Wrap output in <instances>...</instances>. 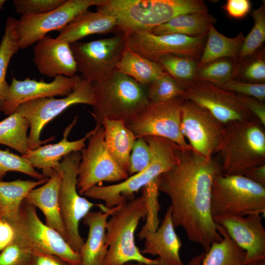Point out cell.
Instances as JSON below:
<instances>
[{"label":"cell","instance_id":"obj_1","mask_svg":"<svg viewBox=\"0 0 265 265\" xmlns=\"http://www.w3.org/2000/svg\"><path fill=\"white\" fill-rule=\"evenodd\" d=\"M175 165L158 177L159 189L170 198L171 218L188 239L205 252L222 237L211 214V189L214 178L222 173L220 163L192 149H177Z\"/></svg>","mask_w":265,"mask_h":265},{"label":"cell","instance_id":"obj_2","mask_svg":"<svg viewBox=\"0 0 265 265\" xmlns=\"http://www.w3.org/2000/svg\"><path fill=\"white\" fill-rule=\"evenodd\" d=\"M97 11L113 17L115 31L124 35L151 31L183 14L209 12L201 0H101Z\"/></svg>","mask_w":265,"mask_h":265},{"label":"cell","instance_id":"obj_3","mask_svg":"<svg viewBox=\"0 0 265 265\" xmlns=\"http://www.w3.org/2000/svg\"><path fill=\"white\" fill-rule=\"evenodd\" d=\"M92 84L95 103L91 114L96 125L102 126L105 119L127 124L150 104L147 87L117 70L106 80Z\"/></svg>","mask_w":265,"mask_h":265},{"label":"cell","instance_id":"obj_4","mask_svg":"<svg viewBox=\"0 0 265 265\" xmlns=\"http://www.w3.org/2000/svg\"><path fill=\"white\" fill-rule=\"evenodd\" d=\"M258 120H238L224 125L216 153L225 175H241L265 164V129Z\"/></svg>","mask_w":265,"mask_h":265},{"label":"cell","instance_id":"obj_5","mask_svg":"<svg viewBox=\"0 0 265 265\" xmlns=\"http://www.w3.org/2000/svg\"><path fill=\"white\" fill-rule=\"evenodd\" d=\"M144 138L152 154L150 162L145 169L119 183L94 186L83 195L102 200L106 208L111 209L133 199L136 192L175 165L179 147L178 145L161 137L148 136Z\"/></svg>","mask_w":265,"mask_h":265},{"label":"cell","instance_id":"obj_6","mask_svg":"<svg viewBox=\"0 0 265 265\" xmlns=\"http://www.w3.org/2000/svg\"><path fill=\"white\" fill-rule=\"evenodd\" d=\"M146 215L142 196L118 206L111 215L106 227L108 246L103 265H123L134 262L144 265H158L157 259L145 257L135 244L134 233L140 220Z\"/></svg>","mask_w":265,"mask_h":265},{"label":"cell","instance_id":"obj_7","mask_svg":"<svg viewBox=\"0 0 265 265\" xmlns=\"http://www.w3.org/2000/svg\"><path fill=\"white\" fill-rule=\"evenodd\" d=\"M211 214L214 221L230 216L265 214V187L241 175H225L213 179Z\"/></svg>","mask_w":265,"mask_h":265},{"label":"cell","instance_id":"obj_8","mask_svg":"<svg viewBox=\"0 0 265 265\" xmlns=\"http://www.w3.org/2000/svg\"><path fill=\"white\" fill-rule=\"evenodd\" d=\"M36 209L25 199L17 216L7 221L14 231L13 241L31 252L52 254L73 265H80L79 253L57 231L42 222Z\"/></svg>","mask_w":265,"mask_h":265},{"label":"cell","instance_id":"obj_9","mask_svg":"<svg viewBox=\"0 0 265 265\" xmlns=\"http://www.w3.org/2000/svg\"><path fill=\"white\" fill-rule=\"evenodd\" d=\"M80 160V152H74L64 157L55 167L61 175L59 206L66 239L71 247L78 253L84 242L79 233L80 221L96 205L82 197L77 191Z\"/></svg>","mask_w":265,"mask_h":265},{"label":"cell","instance_id":"obj_10","mask_svg":"<svg viewBox=\"0 0 265 265\" xmlns=\"http://www.w3.org/2000/svg\"><path fill=\"white\" fill-rule=\"evenodd\" d=\"M95 96L92 83L81 78L75 85L71 92L60 99L53 97L31 100L20 105L15 111L19 113L28 122L30 132L28 135V148L34 150L42 144L54 139H40L44 126L69 106L76 104L93 106Z\"/></svg>","mask_w":265,"mask_h":265},{"label":"cell","instance_id":"obj_11","mask_svg":"<svg viewBox=\"0 0 265 265\" xmlns=\"http://www.w3.org/2000/svg\"><path fill=\"white\" fill-rule=\"evenodd\" d=\"M70 47L81 78L92 83L106 80L116 71L126 47V37L118 33L87 42H74Z\"/></svg>","mask_w":265,"mask_h":265},{"label":"cell","instance_id":"obj_12","mask_svg":"<svg viewBox=\"0 0 265 265\" xmlns=\"http://www.w3.org/2000/svg\"><path fill=\"white\" fill-rule=\"evenodd\" d=\"M185 99L178 97L160 103H150L126 125L136 138L161 137L184 149H192L181 130V105Z\"/></svg>","mask_w":265,"mask_h":265},{"label":"cell","instance_id":"obj_13","mask_svg":"<svg viewBox=\"0 0 265 265\" xmlns=\"http://www.w3.org/2000/svg\"><path fill=\"white\" fill-rule=\"evenodd\" d=\"M95 128L88 138L87 147L81 151L77 184L80 195L98 183L123 181L129 177L108 152L103 126L96 125Z\"/></svg>","mask_w":265,"mask_h":265},{"label":"cell","instance_id":"obj_14","mask_svg":"<svg viewBox=\"0 0 265 265\" xmlns=\"http://www.w3.org/2000/svg\"><path fill=\"white\" fill-rule=\"evenodd\" d=\"M207 32L196 37L180 34L157 35L149 31L129 33L126 47L156 62L165 57L182 56L199 59L206 40Z\"/></svg>","mask_w":265,"mask_h":265},{"label":"cell","instance_id":"obj_15","mask_svg":"<svg viewBox=\"0 0 265 265\" xmlns=\"http://www.w3.org/2000/svg\"><path fill=\"white\" fill-rule=\"evenodd\" d=\"M101 0H66L59 7L40 15H21L17 20L16 28L20 49L36 43L49 32L59 30L82 12Z\"/></svg>","mask_w":265,"mask_h":265},{"label":"cell","instance_id":"obj_16","mask_svg":"<svg viewBox=\"0 0 265 265\" xmlns=\"http://www.w3.org/2000/svg\"><path fill=\"white\" fill-rule=\"evenodd\" d=\"M181 85L184 99L204 108L224 125L235 121L255 118L234 93L196 79Z\"/></svg>","mask_w":265,"mask_h":265},{"label":"cell","instance_id":"obj_17","mask_svg":"<svg viewBox=\"0 0 265 265\" xmlns=\"http://www.w3.org/2000/svg\"><path fill=\"white\" fill-rule=\"evenodd\" d=\"M181 116L182 132L190 147L206 158H212L224 125L207 110L187 100L182 103Z\"/></svg>","mask_w":265,"mask_h":265},{"label":"cell","instance_id":"obj_18","mask_svg":"<svg viewBox=\"0 0 265 265\" xmlns=\"http://www.w3.org/2000/svg\"><path fill=\"white\" fill-rule=\"evenodd\" d=\"M81 79V77L78 75L72 77L58 76L51 82H46L43 80L37 81L29 78L19 80L13 77L2 111L9 115L20 105L28 101L57 96L65 97Z\"/></svg>","mask_w":265,"mask_h":265},{"label":"cell","instance_id":"obj_19","mask_svg":"<svg viewBox=\"0 0 265 265\" xmlns=\"http://www.w3.org/2000/svg\"><path fill=\"white\" fill-rule=\"evenodd\" d=\"M262 215L230 216L215 221L246 253V265L265 261V229Z\"/></svg>","mask_w":265,"mask_h":265},{"label":"cell","instance_id":"obj_20","mask_svg":"<svg viewBox=\"0 0 265 265\" xmlns=\"http://www.w3.org/2000/svg\"><path fill=\"white\" fill-rule=\"evenodd\" d=\"M33 62L39 72L48 77H72L78 72L70 44L50 35L35 43Z\"/></svg>","mask_w":265,"mask_h":265},{"label":"cell","instance_id":"obj_21","mask_svg":"<svg viewBox=\"0 0 265 265\" xmlns=\"http://www.w3.org/2000/svg\"><path fill=\"white\" fill-rule=\"evenodd\" d=\"M175 228L169 206L158 229L145 236L141 253L157 256L158 265H184L180 254L182 242Z\"/></svg>","mask_w":265,"mask_h":265},{"label":"cell","instance_id":"obj_22","mask_svg":"<svg viewBox=\"0 0 265 265\" xmlns=\"http://www.w3.org/2000/svg\"><path fill=\"white\" fill-rule=\"evenodd\" d=\"M118 207L108 209L104 206L101 211H90L83 217V222L88 227L89 231L79 252L80 265H103L108 250L106 242L107 218Z\"/></svg>","mask_w":265,"mask_h":265},{"label":"cell","instance_id":"obj_23","mask_svg":"<svg viewBox=\"0 0 265 265\" xmlns=\"http://www.w3.org/2000/svg\"><path fill=\"white\" fill-rule=\"evenodd\" d=\"M77 121V117H76L66 128L63 137L59 142L41 146L34 150H29L22 156L26 159L34 168L41 169L44 176L49 178L62 158L71 153L81 151L85 148L86 140L95 130L94 128L80 139L68 141L67 136Z\"/></svg>","mask_w":265,"mask_h":265},{"label":"cell","instance_id":"obj_24","mask_svg":"<svg viewBox=\"0 0 265 265\" xmlns=\"http://www.w3.org/2000/svg\"><path fill=\"white\" fill-rule=\"evenodd\" d=\"M60 184V172L55 168L47 182L41 186L32 189L25 199L39 209L45 217L46 224L57 231L66 239L65 227L59 206Z\"/></svg>","mask_w":265,"mask_h":265},{"label":"cell","instance_id":"obj_25","mask_svg":"<svg viewBox=\"0 0 265 265\" xmlns=\"http://www.w3.org/2000/svg\"><path fill=\"white\" fill-rule=\"evenodd\" d=\"M116 26V20L112 16L87 10L59 30L56 38L70 44L89 35L113 31Z\"/></svg>","mask_w":265,"mask_h":265},{"label":"cell","instance_id":"obj_26","mask_svg":"<svg viewBox=\"0 0 265 265\" xmlns=\"http://www.w3.org/2000/svg\"><path fill=\"white\" fill-rule=\"evenodd\" d=\"M102 126L108 152L117 164L128 173L130 155L136 137L126 123L121 120L105 119Z\"/></svg>","mask_w":265,"mask_h":265},{"label":"cell","instance_id":"obj_27","mask_svg":"<svg viewBox=\"0 0 265 265\" xmlns=\"http://www.w3.org/2000/svg\"><path fill=\"white\" fill-rule=\"evenodd\" d=\"M244 37L241 32L234 37L226 36L218 32L213 25H211L198 65L221 58H229L236 63Z\"/></svg>","mask_w":265,"mask_h":265},{"label":"cell","instance_id":"obj_28","mask_svg":"<svg viewBox=\"0 0 265 265\" xmlns=\"http://www.w3.org/2000/svg\"><path fill=\"white\" fill-rule=\"evenodd\" d=\"M216 22V18L209 12L185 13L173 18L150 32L157 35L180 34L196 37L207 33L209 26Z\"/></svg>","mask_w":265,"mask_h":265},{"label":"cell","instance_id":"obj_29","mask_svg":"<svg viewBox=\"0 0 265 265\" xmlns=\"http://www.w3.org/2000/svg\"><path fill=\"white\" fill-rule=\"evenodd\" d=\"M48 179L46 177L37 181H0V218L7 221L16 217L22 203L28 193L37 186L44 184Z\"/></svg>","mask_w":265,"mask_h":265},{"label":"cell","instance_id":"obj_30","mask_svg":"<svg viewBox=\"0 0 265 265\" xmlns=\"http://www.w3.org/2000/svg\"><path fill=\"white\" fill-rule=\"evenodd\" d=\"M116 70L148 88L164 71L158 63L140 55L127 47L122 53Z\"/></svg>","mask_w":265,"mask_h":265},{"label":"cell","instance_id":"obj_31","mask_svg":"<svg viewBox=\"0 0 265 265\" xmlns=\"http://www.w3.org/2000/svg\"><path fill=\"white\" fill-rule=\"evenodd\" d=\"M217 225L222 239L212 243L204 253L201 265H247L245 251L230 238L223 227Z\"/></svg>","mask_w":265,"mask_h":265},{"label":"cell","instance_id":"obj_32","mask_svg":"<svg viewBox=\"0 0 265 265\" xmlns=\"http://www.w3.org/2000/svg\"><path fill=\"white\" fill-rule=\"evenodd\" d=\"M28 121L15 111L0 122V144L19 152L22 156L29 150L28 148Z\"/></svg>","mask_w":265,"mask_h":265},{"label":"cell","instance_id":"obj_33","mask_svg":"<svg viewBox=\"0 0 265 265\" xmlns=\"http://www.w3.org/2000/svg\"><path fill=\"white\" fill-rule=\"evenodd\" d=\"M17 21L12 17L7 18L0 43V112L2 110L10 86L6 80L7 67L12 57L20 49L16 28Z\"/></svg>","mask_w":265,"mask_h":265},{"label":"cell","instance_id":"obj_34","mask_svg":"<svg viewBox=\"0 0 265 265\" xmlns=\"http://www.w3.org/2000/svg\"><path fill=\"white\" fill-rule=\"evenodd\" d=\"M251 16L254 20L253 26L244 37L236 63H240L255 53L265 41V3L254 10Z\"/></svg>","mask_w":265,"mask_h":265},{"label":"cell","instance_id":"obj_35","mask_svg":"<svg viewBox=\"0 0 265 265\" xmlns=\"http://www.w3.org/2000/svg\"><path fill=\"white\" fill-rule=\"evenodd\" d=\"M141 190L146 208L145 223L137 234L139 239L142 240L147 234L155 232L159 226V212L160 205L158 198L159 192L158 177Z\"/></svg>","mask_w":265,"mask_h":265},{"label":"cell","instance_id":"obj_36","mask_svg":"<svg viewBox=\"0 0 265 265\" xmlns=\"http://www.w3.org/2000/svg\"><path fill=\"white\" fill-rule=\"evenodd\" d=\"M236 63L229 58H221L207 64L199 65L196 80L205 81L220 86L234 79Z\"/></svg>","mask_w":265,"mask_h":265},{"label":"cell","instance_id":"obj_37","mask_svg":"<svg viewBox=\"0 0 265 265\" xmlns=\"http://www.w3.org/2000/svg\"><path fill=\"white\" fill-rule=\"evenodd\" d=\"M158 63L181 85L195 80L199 60L187 56H169L160 59Z\"/></svg>","mask_w":265,"mask_h":265},{"label":"cell","instance_id":"obj_38","mask_svg":"<svg viewBox=\"0 0 265 265\" xmlns=\"http://www.w3.org/2000/svg\"><path fill=\"white\" fill-rule=\"evenodd\" d=\"M182 86L165 71L162 72L148 89L150 103L164 102L178 97H183Z\"/></svg>","mask_w":265,"mask_h":265},{"label":"cell","instance_id":"obj_39","mask_svg":"<svg viewBox=\"0 0 265 265\" xmlns=\"http://www.w3.org/2000/svg\"><path fill=\"white\" fill-rule=\"evenodd\" d=\"M9 171L20 172L38 180L46 178L37 171L30 162L22 156L0 149V181H2Z\"/></svg>","mask_w":265,"mask_h":265},{"label":"cell","instance_id":"obj_40","mask_svg":"<svg viewBox=\"0 0 265 265\" xmlns=\"http://www.w3.org/2000/svg\"><path fill=\"white\" fill-rule=\"evenodd\" d=\"M152 154L150 147L144 137L135 139L130 158L128 173L129 176L145 169L149 164Z\"/></svg>","mask_w":265,"mask_h":265},{"label":"cell","instance_id":"obj_41","mask_svg":"<svg viewBox=\"0 0 265 265\" xmlns=\"http://www.w3.org/2000/svg\"><path fill=\"white\" fill-rule=\"evenodd\" d=\"M66 0H14L15 12L21 15H40L62 5Z\"/></svg>","mask_w":265,"mask_h":265},{"label":"cell","instance_id":"obj_42","mask_svg":"<svg viewBox=\"0 0 265 265\" xmlns=\"http://www.w3.org/2000/svg\"><path fill=\"white\" fill-rule=\"evenodd\" d=\"M264 53L257 55L245 62L241 67H236L235 75L239 74L243 79L253 83H264L265 60Z\"/></svg>","mask_w":265,"mask_h":265},{"label":"cell","instance_id":"obj_43","mask_svg":"<svg viewBox=\"0 0 265 265\" xmlns=\"http://www.w3.org/2000/svg\"><path fill=\"white\" fill-rule=\"evenodd\" d=\"M218 87L234 93L254 98L262 102L265 100V83H253L233 79Z\"/></svg>","mask_w":265,"mask_h":265},{"label":"cell","instance_id":"obj_44","mask_svg":"<svg viewBox=\"0 0 265 265\" xmlns=\"http://www.w3.org/2000/svg\"><path fill=\"white\" fill-rule=\"evenodd\" d=\"M32 252L13 241L0 252V265H29Z\"/></svg>","mask_w":265,"mask_h":265},{"label":"cell","instance_id":"obj_45","mask_svg":"<svg viewBox=\"0 0 265 265\" xmlns=\"http://www.w3.org/2000/svg\"><path fill=\"white\" fill-rule=\"evenodd\" d=\"M235 94L238 99L252 114L254 117L265 126V105L264 103L251 97L239 94Z\"/></svg>","mask_w":265,"mask_h":265},{"label":"cell","instance_id":"obj_46","mask_svg":"<svg viewBox=\"0 0 265 265\" xmlns=\"http://www.w3.org/2000/svg\"><path fill=\"white\" fill-rule=\"evenodd\" d=\"M251 7L249 0H227L223 9L231 18L240 19L249 12Z\"/></svg>","mask_w":265,"mask_h":265},{"label":"cell","instance_id":"obj_47","mask_svg":"<svg viewBox=\"0 0 265 265\" xmlns=\"http://www.w3.org/2000/svg\"><path fill=\"white\" fill-rule=\"evenodd\" d=\"M29 265H73L52 254L39 251L32 252Z\"/></svg>","mask_w":265,"mask_h":265},{"label":"cell","instance_id":"obj_48","mask_svg":"<svg viewBox=\"0 0 265 265\" xmlns=\"http://www.w3.org/2000/svg\"><path fill=\"white\" fill-rule=\"evenodd\" d=\"M15 233L11 225L0 218V252L10 245L14 238Z\"/></svg>","mask_w":265,"mask_h":265},{"label":"cell","instance_id":"obj_49","mask_svg":"<svg viewBox=\"0 0 265 265\" xmlns=\"http://www.w3.org/2000/svg\"><path fill=\"white\" fill-rule=\"evenodd\" d=\"M243 176L265 187V164L248 169Z\"/></svg>","mask_w":265,"mask_h":265},{"label":"cell","instance_id":"obj_50","mask_svg":"<svg viewBox=\"0 0 265 265\" xmlns=\"http://www.w3.org/2000/svg\"><path fill=\"white\" fill-rule=\"evenodd\" d=\"M204 253H199L193 257L186 265H201Z\"/></svg>","mask_w":265,"mask_h":265},{"label":"cell","instance_id":"obj_51","mask_svg":"<svg viewBox=\"0 0 265 265\" xmlns=\"http://www.w3.org/2000/svg\"><path fill=\"white\" fill-rule=\"evenodd\" d=\"M123 265H144L140 263H138V262H130L125 263Z\"/></svg>","mask_w":265,"mask_h":265},{"label":"cell","instance_id":"obj_52","mask_svg":"<svg viewBox=\"0 0 265 265\" xmlns=\"http://www.w3.org/2000/svg\"><path fill=\"white\" fill-rule=\"evenodd\" d=\"M247 265H265V261L260 262L254 264H248Z\"/></svg>","mask_w":265,"mask_h":265},{"label":"cell","instance_id":"obj_53","mask_svg":"<svg viewBox=\"0 0 265 265\" xmlns=\"http://www.w3.org/2000/svg\"><path fill=\"white\" fill-rule=\"evenodd\" d=\"M5 1L4 0H0V11L3 9V5Z\"/></svg>","mask_w":265,"mask_h":265}]
</instances>
